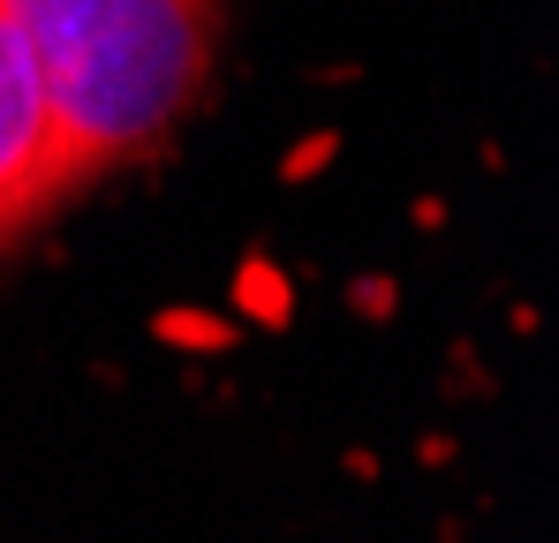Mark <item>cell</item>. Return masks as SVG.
<instances>
[{
    "label": "cell",
    "instance_id": "7a4b0ae2",
    "mask_svg": "<svg viewBox=\"0 0 559 543\" xmlns=\"http://www.w3.org/2000/svg\"><path fill=\"white\" fill-rule=\"evenodd\" d=\"M61 196H76V174H69L61 136H53L38 69H31V53L0 8V242L38 227Z\"/></svg>",
    "mask_w": 559,
    "mask_h": 543
},
{
    "label": "cell",
    "instance_id": "6da1fadb",
    "mask_svg": "<svg viewBox=\"0 0 559 543\" xmlns=\"http://www.w3.org/2000/svg\"><path fill=\"white\" fill-rule=\"evenodd\" d=\"M76 189L159 152L212 84L219 0H0Z\"/></svg>",
    "mask_w": 559,
    "mask_h": 543
}]
</instances>
